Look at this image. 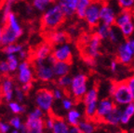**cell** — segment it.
<instances>
[{
    "label": "cell",
    "instance_id": "1",
    "mask_svg": "<svg viewBox=\"0 0 134 133\" xmlns=\"http://www.w3.org/2000/svg\"><path fill=\"white\" fill-rule=\"evenodd\" d=\"M65 15L59 4H52L43 12L41 17V24L46 31H52L63 24Z\"/></svg>",
    "mask_w": 134,
    "mask_h": 133
},
{
    "label": "cell",
    "instance_id": "2",
    "mask_svg": "<svg viewBox=\"0 0 134 133\" xmlns=\"http://www.w3.org/2000/svg\"><path fill=\"white\" fill-rule=\"evenodd\" d=\"M109 94L115 105L120 107H123L126 104L132 102V97L127 81L112 83L109 87Z\"/></svg>",
    "mask_w": 134,
    "mask_h": 133
},
{
    "label": "cell",
    "instance_id": "3",
    "mask_svg": "<svg viewBox=\"0 0 134 133\" xmlns=\"http://www.w3.org/2000/svg\"><path fill=\"white\" fill-rule=\"evenodd\" d=\"M45 113L36 107L33 111L28 114L27 118L25 120L24 126L26 131L30 133H42L45 131L44 125Z\"/></svg>",
    "mask_w": 134,
    "mask_h": 133
},
{
    "label": "cell",
    "instance_id": "4",
    "mask_svg": "<svg viewBox=\"0 0 134 133\" xmlns=\"http://www.w3.org/2000/svg\"><path fill=\"white\" fill-rule=\"evenodd\" d=\"M70 95L75 100H82L88 88V77L84 74H77L72 77L70 87H68Z\"/></svg>",
    "mask_w": 134,
    "mask_h": 133
},
{
    "label": "cell",
    "instance_id": "5",
    "mask_svg": "<svg viewBox=\"0 0 134 133\" xmlns=\"http://www.w3.org/2000/svg\"><path fill=\"white\" fill-rule=\"evenodd\" d=\"M99 93L96 87H91L87 90L86 94L82 98L85 105V117L87 118L94 119L96 114L97 104L99 102Z\"/></svg>",
    "mask_w": 134,
    "mask_h": 133
},
{
    "label": "cell",
    "instance_id": "6",
    "mask_svg": "<svg viewBox=\"0 0 134 133\" xmlns=\"http://www.w3.org/2000/svg\"><path fill=\"white\" fill-rule=\"evenodd\" d=\"M54 101L52 91L48 88H40L36 91L35 96V102L36 107L41 109L46 114H48L52 110Z\"/></svg>",
    "mask_w": 134,
    "mask_h": 133
},
{
    "label": "cell",
    "instance_id": "7",
    "mask_svg": "<svg viewBox=\"0 0 134 133\" xmlns=\"http://www.w3.org/2000/svg\"><path fill=\"white\" fill-rule=\"evenodd\" d=\"M100 4L99 1H93L92 0L88 8H87L84 20L87 21L88 26L92 28H95L99 23H100Z\"/></svg>",
    "mask_w": 134,
    "mask_h": 133
},
{
    "label": "cell",
    "instance_id": "8",
    "mask_svg": "<svg viewBox=\"0 0 134 133\" xmlns=\"http://www.w3.org/2000/svg\"><path fill=\"white\" fill-rule=\"evenodd\" d=\"M35 75L42 82H50L55 78L52 65L45 60L43 63H35Z\"/></svg>",
    "mask_w": 134,
    "mask_h": 133
},
{
    "label": "cell",
    "instance_id": "9",
    "mask_svg": "<svg viewBox=\"0 0 134 133\" xmlns=\"http://www.w3.org/2000/svg\"><path fill=\"white\" fill-rule=\"evenodd\" d=\"M17 80L21 85L25 83L33 82L35 77V71L28 62H21L17 69Z\"/></svg>",
    "mask_w": 134,
    "mask_h": 133
},
{
    "label": "cell",
    "instance_id": "10",
    "mask_svg": "<svg viewBox=\"0 0 134 133\" xmlns=\"http://www.w3.org/2000/svg\"><path fill=\"white\" fill-rule=\"evenodd\" d=\"M51 54L53 55L56 60L71 63L72 59H73V49H72L71 45L65 42V43L57 45L54 48H52Z\"/></svg>",
    "mask_w": 134,
    "mask_h": 133
},
{
    "label": "cell",
    "instance_id": "11",
    "mask_svg": "<svg viewBox=\"0 0 134 133\" xmlns=\"http://www.w3.org/2000/svg\"><path fill=\"white\" fill-rule=\"evenodd\" d=\"M116 57L118 63L123 64H129L132 62L134 58V51L131 49L127 40L120 43L119 46L117 47Z\"/></svg>",
    "mask_w": 134,
    "mask_h": 133
},
{
    "label": "cell",
    "instance_id": "12",
    "mask_svg": "<svg viewBox=\"0 0 134 133\" xmlns=\"http://www.w3.org/2000/svg\"><path fill=\"white\" fill-rule=\"evenodd\" d=\"M115 106V104L114 101L110 98L103 99V100L99 101L98 104H97L96 114H95L94 120H98L102 122L103 119L113 110Z\"/></svg>",
    "mask_w": 134,
    "mask_h": 133
},
{
    "label": "cell",
    "instance_id": "13",
    "mask_svg": "<svg viewBox=\"0 0 134 133\" xmlns=\"http://www.w3.org/2000/svg\"><path fill=\"white\" fill-rule=\"evenodd\" d=\"M116 11L115 9L109 4H103L100 7V23L107 24L109 26L115 25V18H116Z\"/></svg>",
    "mask_w": 134,
    "mask_h": 133
},
{
    "label": "cell",
    "instance_id": "14",
    "mask_svg": "<svg viewBox=\"0 0 134 133\" xmlns=\"http://www.w3.org/2000/svg\"><path fill=\"white\" fill-rule=\"evenodd\" d=\"M14 82L8 76H4L0 82V92L7 102L14 99Z\"/></svg>",
    "mask_w": 134,
    "mask_h": 133
},
{
    "label": "cell",
    "instance_id": "15",
    "mask_svg": "<svg viewBox=\"0 0 134 133\" xmlns=\"http://www.w3.org/2000/svg\"><path fill=\"white\" fill-rule=\"evenodd\" d=\"M100 44H102V39L99 37L96 34H93L90 36V41L85 47V55L92 57L96 59L100 55Z\"/></svg>",
    "mask_w": 134,
    "mask_h": 133
},
{
    "label": "cell",
    "instance_id": "16",
    "mask_svg": "<svg viewBox=\"0 0 134 133\" xmlns=\"http://www.w3.org/2000/svg\"><path fill=\"white\" fill-rule=\"evenodd\" d=\"M52 52V45L48 42H44L40 44L34 52V63H43L46 60V59L48 57V55L51 54Z\"/></svg>",
    "mask_w": 134,
    "mask_h": 133
},
{
    "label": "cell",
    "instance_id": "17",
    "mask_svg": "<svg viewBox=\"0 0 134 133\" xmlns=\"http://www.w3.org/2000/svg\"><path fill=\"white\" fill-rule=\"evenodd\" d=\"M21 36V34L17 33L14 30L8 28V26H3L2 38H1V45L3 47L9 45V44L16 43L20 37Z\"/></svg>",
    "mask_w": 134,
    "mask_h": 133
},
{
    "label": "cell",
    "instance_id": "18",
    "mask_svg": "<svg viewBox=\"0 0 134 133\" xmlns=\"http://www.w3.org/2000/svg\"><path fill=\"white\" fill-rule=\"evenodd\" d=\"M68 40V35L64 31L61 30H52L48 31V42L51 44L52 46H57L60 44L67 42Z\"/></svg>",
    "mask_w": 134,
    "mask_h": 133
},
{
    "label": "cell",
    "instance_id": "19",
    "mask_svg": "<svg viewBox=\"0 0 134 133\" xmlns=\"http://www.w3.org/2000/svg\"><path fill=\"white\" fill-rule=\"evenodd\" d=\"M122 107L115 105L114 109L107 114L106 117L103 119L102 122L105 123L110 126H118L120 125V117H121Z\"/></svg>",
    "mask_w": 134,
    "mask_h": 133
},
{
    "label": "cell",
    "instance_id": "20",
    "mask_svg": "<svg viewBox=\"0 0 134 133\" xmlns=\"http://www.w3.org/2000/svg\"><path fill=\"white\" fill-rule=\"evenodd\" d=\"M77 2L78 0H58L59 6L63 9L66 18H71L75 15Z\"/></svg>",
    "mask_w": 134,
    "mask_h": 133
},
{
    "label": "cell",
    "instance_id": "21",
    "mask_svg": "<svg viewBox=\"0 0 134 133\" xmlns=\"http://www.w3.org/2000/svg\"><path fill=\"white\" fill-rule=\"evenodd\" d=\"M52 69L54 72L55 77H60L63 75H69L71 64H70V63H66V62L56 60L52 64Z\"/></svg>",
    "mask_w": 134,
    "mask_h": 133
},
{
    "label": "cell",
    "instance_id": "22",
    "mask_svg": "<svg viewBox=\"0 0 134 133\" xmlns=\"http://www.w3.org/2000/svg\"><path fill=\"white\" fill-rule=\"evenodd\" d=\"M134 117V102H130L123 106L121 111V117H120V124L121 125H128L131 118Z\"/></svg>",
    "mask_w": 134,
    "mask_h": 133
},
{
    "label": "cell",
    "instance_id": "23",
    "mask_svg": "<svg viewBox=\"0 0 134 133\" xmlns=\"http://www.w3.org/2000/svg\"><path fill=\"white\" fill-rule=\"evenodd\" d=\"M69 124L61 117H55L51 132L53 133H69Z\"/></svg>",
    "mask_w": 134,
    "mask_h": 133
},
{
    "label": "cell",
    "instance_id": "24",
    "mask_svg": "<svg viewBox=\"0 0 134 133\" xmlns=\"http://www.w3.org/2000/svg\"><path fill=\"white\" fill-rule=\"evenodd\" d=\"M81 117L82 114L79 110L72 108L69 111H67L65 120L69 124V126H77L78 123L81 120Z\"/></svg>",
    "mask_w": 134,
    "mask_h": 133
},
{
    "label": "cell",
    "instance_id": "25",
    "mask_svg": "<svg viewBox=\"0 0 134 133\" xmlns=\"http://www.w3.org/2000/svg\"><path fill=\"white\" fill-rule=\"evenodd\" d=\"M77 126L81 133H93L96 130V125L94 123V119H90L86 117V119L80 120Z\"/></svg>",
    "mask_w": 134,
    "mask_h": 133
},
{
    "label": "cell",
    "instance_id": "26",
    "mask_svg": "<svg viewBox=\"0 0 134 133\" xmlns=\"http://www.w3.org/2000/svg\"><path fill=\"white\" fill-rule=\"evenodd\" d=\"M91 1L92 0H78L75 12V15L77 17L78 19H84L87 8H88Z\"/></svg>",
    "mask_w": 134,
    "mask_h": 133
},
{
    "label": "cell",
    "instance_id": "27",
    "mask_svg": "<svg viewBox=\"0 0 134 133\" xmlns=\"http://www.w3.org/2000/svg\"><path fill=\"white\" fill-rule=\"evenodd\" d=\"M55 0H32V6L36 10L44 12L47 8L54 4Z\"/></svg>",
    "mask_w": 134,
    "mask_h": 133
},
{
    "label": "cell",
    "instance_id": "28",
    "mask_svg": "<svg viewBox=\"0 0 134 133\" xmlns=\"http://www.w3.org/2000/svg\"><path fill=\"white\" fill-rule=\"evenodd\" d=\"M7 63L9 69V73H15L20 64V59L16 54H8L7 55Z\"/></svg>",
    "mask_w": 134,
    "mask_h": 133
},
{
    "label": "cell",
    "instance_id": "29",
    "mask_svg": "<svg viewBox=\"0 0 134 133\" xmlns=\"http://www.w3.org/2000/svg\"><path fill=\"white\" fill-rule=\"evenodd\" d=\"M123 37L121 32L119 31V29L115 26V25H113L110 27V30H109V34H108V37L107 39H109L112 43L117 44L120 42V38Z\"/></svg>",
    "mask_w": 134,
    "mask_h": 133
},
{
    "label": "cell",
    "instance_id": "30",
    "mask_svg": "<svg viewBox=\"0 0 134 133\" xmlns=\"http://www.w3.org/2000/svg\"><path fill=\"white\" fill-rule=\"evenodd\" d=\"M110 27H111V26L104 24V23H100L96 27H95V34H96L102 40L107 39Z\"/></svg>",
    "mask_w": 134,
    "mask_h": 133
},
{
    "label": "cell",
    "instance_id": "31",
    "mask_svg": "<svg viewBox=\"0 0 134 133\" xmlns=\"http://www.w3.org/2000/svg\"><path fill=\"white\" fill-rule=\"evenodd\" d=\"M23 46L21 45V44H17V43H12L9 44V45H7V46H4V48H3V51L6 55L8 54H16L18 55L20 51L23 49Z\"/></svg>",
    "mask_w": 134,
    "mask_h": 133
},
{
    "label": "cell",
    "instance_id": "32",
    "mask_svg": "<svg viewBox=\"0 0 134 133\" xmlns=\"http://www.w3.org/2000/svg\"><path fill=\"white\" fill-rule=\"evenodd\" d=\"M9 125H10L11 129H17V130H19L20 132H27L26 129H25L24 123H23L21 119L20 118L17 114L9 120Z\"/></svg>",
    "mask_w": 134,
    "mask_h": 133
},
{
    "label": "cell",
    "instance_id": "33",
    "mask_svg": "<svg viewBox=\"0 0 134 133\" xmlns=\"http://www.w3.org/2000/svg\"><path fill=\"white\" fill-rule=\"evenodd\" d=\"M13 0H5L4 4L2 7V21L3 23L6 21L7 18L11 12H12V6L14 4Z\"/></svg>",
    "mask_w": 134,
    "mask_h": 133
},
{
    "label": "cell",
    "instance_id": "34",
    "mask_svg": "<svg viewBox=\"0 0 134 133\" xmlns=\"http://www.w3.org/2000/svg\"><path fill=\"white\" fill-rule=\"evenodd\" d=\"M8 109L10 110V112L12 114H21L25 112L24 106H23L19 102H17V101H15V102H13V101L8 102Z\"/></svg>",
    "mask_w": 134,
    "mask_h": 133
},
{
    "label": "cell",
    "instance_id": "35",
    "mask_svg": "<svg viewBox=\"0 0 134 133\" xmlns=\"http://www.w3.org/2000/svg\"><path fill=\"white\" fill-rule=\"evenodd\" d=\"M71 81H72V77L69 76V75L57 77V85H58V87H62L63 90H67L70 87Z\"/></svg>",
    "mask_w": 134,
    "mask_h": 133
},
{
    "label": "cell",
    "instance_id": "36",
    "mask_svg": "<svg viewBox=\"0 0 134 133\" xmlns=\"http://www.w3.org/2000/svg\"><path fill=\"white\" fill-rule=\"evenodd\" d=\"M122 9L132 10L134 8V0H115Z\"/></svg>",
    "mask_w": 134,
    "mask_h": 133
},
{
    "label": "cell",
    "instance_id": "37",
    "mask_svg": "<svg viewBox=\"0 0 134 133\" xmlns=\"http://www.w3.org/2000/svg\"><path fill=\"white\" fill-rule=\"evenodd\" d=\"M51 91H52L53 98H54L55 101H61L64 98V90L62 87H55L54 90H51Z\"/></svg>",
    "mask_w": 134,
    "mask_h": 133
},
{
    "label": "cell",
    "instance_id": "38",
    "mask_svg": "<svg viewBox=\"0 0 134 133\" xmlns=\"http://www.w3.org/2000/svg\"><path fill=\"white\" fill-rule=\"evenodd\" d=\"M62 101V107L63 110L69 111L70 109H72L74 107V101L71 98H63Z\"/></svg>",
    "mask_w": 134,
    "mask_h": 133
},
{
    "label": "cell",
    "instance_id": "39",
    "mask_svg": "<svg viewBox=\"0 0 134 133\" xmlns=\"http://www.w3.org/2000/svg\"><path fill=\"white\" fill-rule=\"evenodd\" d=\"M54 118H55V117H53V115H48L46 118L44 117V125H45V129H46V130H48V131L52 130Z\"/></svg>",
    "mask_w": 134,
    "mask_h": 133
},
{
    "label": "cell",
    "instance_id": "40",
    "mask_svg": "<svg viewBox=\"0 0 134 133\" xmlns=\"http://www.w3.org/2000/svg\"><path fill=\"white\" fill-rule=\"evenodd\" d=\"M14 98L16 99L17 102H21L25 98V93L21 90V87H14Z\"/></svg>",
    "mask_w": 134,
    "mask_h": 133
},
{
    "label": "cell",
    "instance_id": "41",
    "mask_svg": "<svg viewBox=\"0 0 134 133\" xmlns=\"http://www.w3.org/2000/svg\"><path fill=\"white\" fill-rule=\"evenodd\" d=\"M9 73V69L7 60H1L0 62V75H7Z\"/></svg>",
    "mask_w": 134,
    "mask_h": 133
},
{
    "label": "cell",
    "instance_id": "42",
    "mask_svg": "<svg viewBox=\"0 0 134 133\" xmlns=\"http://www.w3.org/2000/svg\"><path fill=\"white\" fill-rule=\"evenodd\" d=\"M127 81V84H128V87H129V90L130 91V94H131V97H132V102H134V75L128 79V80H126Z\"/></svg>",
    "mask_w": 134,
    "mask_h": 133
},
{
    "label": "cell",
    "instance_id": "43",
    "mask_svg": "<svg viewBox=\"0 0 134 133\" xmlns=\"http://www.w3.org/2000/svg\"><path fill=\"white\" fill-rule=\"evenodd\" d=\"M11 127L9 123L4 122V121H0V133H8L10 132Z\"/></svg>",
    "mask_w": 134,
    "mask_h": 133
},
{
    "label": "cell",
    "instance_id": "44",
    "mask_svg": "<svg viewBox=\"0 0 134 133\" xmlns=\"http://www.w3.org/2000/svg\"><path fill=\"white\" fill-rule=\"evenodd\" d=\"M84 62H85V63L86 64H88V66H94L95 64H96V62H95V59L92 58V57H90V56H87V55H85V57H84Z\"/></svg>",
    "mask_w": 134,
    "mask_h": 133
},
{
    "label": "cell",
    "instance_id": "45",
    "mask_svg": "<svg viewBox=\"0 0 134 133\" xmlns=\"http://www.w3.org/2000/svg\"><path fill=\"white\" fill-rule=\"evenodd\" d=\"M32 87H33V84H32V82H29V83L23 84L21 87V88L24 93H27V92H29L30 90H31Z\"/></svg>",
    "mask_w": 134,
    "mask_h": 133
},
{
    "label": "cell",
    "instance_id": "46",
    "mask_svg": "<svg viewBox=\"0 0 134 133\" xmlns=\"http://www.w3.org/2000/svg\"><path fill=\"white\" fill-rule=\"evenodd\" d=\"M17 56L19 57L20 60H24L25 59L27 58V56H28V52L26 51V50H25L24 48H23V49L21 50V51H20L19 53H18V55H17Z\"/></svg>",
    "mask_w": 134,
    "mask_h": 133
},
{
    "label": "cell",
    "instance_id": "47",
    "mask_svg": "<svg viewBox=\"0 0 134 133\" xmlns=\"http://www.w3.org/2000/svg\"><path fill=\"white\" fill-rule=\"evenodd\" d=\"M118 68V60H113L110 63V69H111L113 72H115Z\"/></svg>",
    "mask_w": 134,
    "mask_h": 133
},
{
    "label": "cell",
    "instance_id": "48",
    "mask_svg": "<svg viewBox=\"0 0 134 133\" xmlns=\"http://www.w3.org/2000/svg\"><path fill=\"white\" fill-rule=\"evenodd\" d=\"M90 36H91V35H88V34H85V35H82V37H81V42L84 44V46H86L87 44H88V42L90 41Z\"/></svg>",
    "mask_w": 134,
    "mask_h": 133
},
{
    "label": "cell",
    "instance_id": "49",
    "mask_svg": "<svg viewBox=\"0 0 134 133\" xmlns=\"http://www.w3.org/2000/svg\"><path fill=\"white\" fill-rule=\"evenodd\" d=\"M69 133H81L78 126H70L69 127Z\"/></svg>",
    "mask_w": 134,
    "mask_h": 133
},
{
    "label": "cell",
    "instance_id": "50",
    "mask_svg": "<svg viewBox=\"0 0 134 133\" xmlns=\"http://www.w3.org/2000/svg\"><path fill=\"white\" fill-rule=\"evenodd\" d=\"M127 42H128V44L130 45V47L131 48V49L134 51V36H130V37L128 38V40H127Z\"/></svg>",
    "mask_w": 134,
    "mask_h": 133
},
{
    "label": "cell",
    "instance_id": "51",
    "mask_svg": "<svg viewBox=\"0 0 134 133\" xmlns=\"http://www.w3.org/2000/svg\"><path fill=\"white\" fill-rule=\"evenodd\" d=\"M2 33H3V25L0 24V45H1V38H2Z\"/></svg>",
    "mask_w": 134,
    "mask_h": 133
},
{
    "label": "cell",
    "instance_id": "52",
    "mask_svg": "<svg viewBox=\"0 0 134 133\" xmlns=\"http://www.w3.org/2000/svg\"><path fill=\"white\" fill-rule=\"evenodd\" d=\"M1 100H2V95H1V92H0V102H1Z\"/></svg>",
    "mask_w": 134,
    "mask_h": 133
},
{
    "label": "cell",
    "instance_id": "53",
    "mask_svg": "<svg viewBox=\"0 0 134 133\" xmlns=\"http://www.w3.org/2000/svg\"><path fill=\"white\" fill-rule=\"evenodd\" d=\"M13 1H14V2H16V1H21V0H13Z\"/></svg>",
    "mask_w": 134,
    "mask_h": 133
},
{
    "label": "cell",
    "instance_id": "54",
    "mask_svg": "<svg viewBox=\"0 0 134 133\" xmlns=\"http://www.w3.org/2000/svg\"><path fill=\"white\" fill-rule=\"evenodd\" d=\"M133 132H134V130H133Z\"/></svg>",
    "mask_w": 134,
    "mask_h": 133
}]
</instances>
